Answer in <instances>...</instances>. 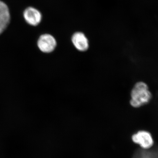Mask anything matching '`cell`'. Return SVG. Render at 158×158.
<instances>
[{"label": "cell", "mask_w": 158, "mask_h": 158, "mask_svg": "<svg viewBox=\"0 0 158 158\" xmlns=\"http://www.w3.org/2000/svg\"><path fill=\"white\" fill-rule=\"evenodd\" d=\"M130 104L134 108H139L147 104L151 100L152 94L148 86L144 82H137L131 93Z\"/></svg>", "instance_id": "obj_1"}, {"label": "cell", "mask_w": 158, "mask_h": 158, "mask_svg": "<svg viewBox=\"0 0 158 158\" xmlns=\"http://www.w3.org/2000/svg\"><path fill=\"white\" fill-rule=\"evenodd\" d=\"M132 139L133 142L139 144L142 149H149L154 144L152 135L147 131H139L133 135Z\"/></svg>", "instance_id": "obj_2"}, {"label": "cell", "mask_w": 158, "mask_h": 158, "mask_svg": "<svg viewBox=\"0 0 158 158\" xmlns=\"http://www.w3.org/2000/svg\"><path fill=\"white\" fill-rule=\"evenodd\" d=\"M38 48L44 53H51L57 46V41L55 37L49 34H44L40 37L37 41Z\"/></svg>", "instance_id": "obj_3"}, {"label": "cell", "mask_w": 158, "mask_h": 158, "mask_svg": "<svg viewBox=\"0 0 158 158\" xmlns=\"http://www.w3.org/2000/svg\"><path fill=\"white\" fill-rule=\"evenodd\" d=\"M23 17L28 24L33 26L39 25L42 18L41 12L32 7H28L24 10Z\"/></svg>", "instance_id": "obj_4"}, {"label": "cell", "mask_w": 158, "mask_h": 158, "mask_svg": "<svg viewBox=\"0 0 158 158\" xmlns=\"http://www.w3.org/2000/svg\"><path fill=\"white\" fill-rule=\"evenodd\" d=\"M71 40L75 48L80 52H85L89 48L88 39L82 32L75 33L72 37Z\"/></svg>", "instance_id": "obj_5"}, {"label": "cell", "mask_w": 158, "mask_h": 158, "mask_svg": "<svg viewBox=\"0 0 158 158\" xmlns=\"http://www.w3.org/2000/svg\"><path fill=\"white\" fill-rule=\"evenodd\" d=\"M132 158H155L152 151L148 149L137 150L134 154Z\"/></svg>", "instance_id": "obj_6"}, {"label": "cell", "mask_w": 158, "mask_h": 158, "mask_svg": "<svg viewBox=\"0 0 158 158\" xmlns=\"http://www.w3.org/2000/svg\"><path fill=\"white\" fill-rule=\"evenodd\" d=\"M11 19V16L0 14V35L5 31Z\"/></svg>", "instance_id": "obj_7"}]
</instances>
